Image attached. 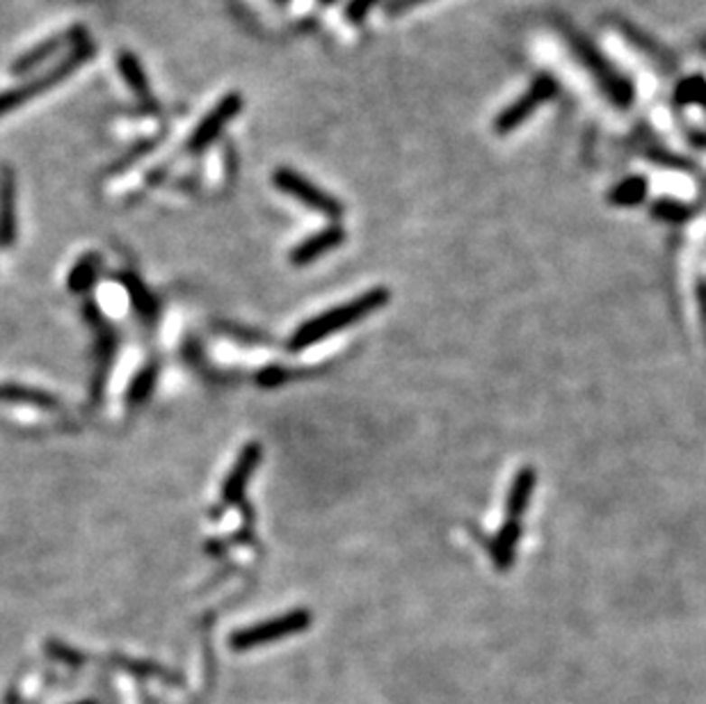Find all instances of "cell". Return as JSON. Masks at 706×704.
Segmentation results:
<instances>
[{"label": "cell", "mask_w": 706, "mask_h": 704, "mask_svg": "<svg viewBox=\"0 0 706 704\" xmlns=\"http://www.w3.org/2000/svg\"><path fill=\"white\" fill-rule=\"evenodd\" d=\"M318 3H322V5H331V3H337V0H318Z\"/></svg>", "instance_id": "f1b7e54d"}, {"label": "cell", "mask_w": 706, "mask_h": 704, "mask_svg": "<svg viewBox=\"0 0 706 704\" xmlns=\"http://www.w3.org/2000/svg\"><path fill=\"white\" fill-rule=\"evenodd\" d=\"M49 652L53 656H58V659L67 661V663H73V661H80V656L76 654V652L67 650V647H64V650H60V645H49Z\"/></svg>", "instance_id": "4316f807"}, {"label": "cell", "mask_w": 706, "mask_h": 704, "mask_svg": "<svg viewBox=\"0 0 706 704\" xmlns=\"http://www.w3.org/2000/svg\"><path fill=\"white\" fill-rule=\"evenodd\" d=\"M619 32L627 37L631 44L636 46L638 51H643L645 55H649V58L654 60L656 64H661V67L665 69H673L674 67V58L670 53H667L663 46H658L656 42H652V37H647L645 32H640L636 25H628V23H619Z\"/></svg>", "instance_id": "5bb4252c"}, {"label": "cell", "mask_w": 706, "mask_h": 704, "mask_svg": "<svg viewBox=\"0 0 706 704\" xmlns=\"http://www.w3.org/2000/svg\"><path fill=\"white\" fill-rule=\"evenodd\" d=\"M258 462H261V444L252 441L243 449V453L238 455V462L234 465V469L229 471L225 480V487H222V499L227 504H238L245 495V487H247L249 478L256 471Z\"/></svg>", "instance_id": "30bf717a"}, {"label": "cell", "mask_w": 706, "mask_h": 704, "mask_svg": "<svg viewBox=\"0 0 706 704\" xmlns=\"http://www.w3.org/2000/svg\"><path fill=\"white\" fill-rule=\"evenodd\" d=\"M122 284L126 286L128 295H131L133 300V307L137 309V313H140L142 319L144 320H153L156 319V313H158V302L156 298H153L149 291H146V286L142 284L140 279L135 277V274H122Z\"/></svg>", "instance_id": "e0dca14e"}, {"label": "cell", "mask_w": 706, "mask_h": 704, "mask_svg": "<svg viewBox=\"0 0 706 704\" xmlns=\"http://www.w3.org/2000/svg\"><path fill=\"white\" fill-rule=\"evenodd\" d=\"M240 110H243V97H240L238 92L227 94V97L222 98L213 110H209V115L201 119L200 126L195 128V133H192L190 140H188V149H190L192 153L204 152V149L209 147V144H213L215 140L222 135V131L238 117Z\"/></svg>", "instance_id": "52a82bcc"}, {"label": "cell", "mask_w": 706, "mask_h": 704, "mask_svg": "<svg viewBox=\"0 0 706 704\" xmlns=\"http://www.w3.org/2000/svg\"><path fill=\"white\" fill-rule=\"evenodd\" d=\"M348 234L343 227L339 225H331V227H325L322 231H318V234L309 236L307 240H302L300 245H295L291 252V261L293 265H309L313 264L316 259H320V256L330 255V252H334L337 247H341L343 243H346Z\"/></svg>", "instance_id": "9c48e42d"}, {"label": "cell", "mask_w": 706, "mask_h": 704, "mask_svg": "<svg viewBox=\"0 0 706 704\" xmlns=\"http://www.w3.org/2000/svg\"><path fill=\"white\" fill-rule=\"evenodd\" d=\"M485 547H488L489 556H492L494 565H497L498 570H510L512 565H515V549L506 547V544L498 542L497 538L485 540Z\"/></svg>", "instance_id": "7402d4cb"}, {"label": "cell", "mask_w": 706, "mask_h": 704, "mask_svg": "<svg viewBox=\"0 0 706 704\" xmlns=\"http://www.w3.org/2000/svg\"><path fill=\"white\" fill-rule=\"evenodd\" d=\"M652 216L656 218V220L670 222V225H683V222H688L695 216V206L683 204V201L679 199H670V197H663V199L652 204Z\"/></svg>", "instance_id": "ac0fdd59"}, {"label": "cell", "mask_w": 706, "mask_h": 704, "mask_svg": "<svg viewBox=\"0 0 706 704\" xmlns=\"http://www.w3.org/2000/svg\"><path fill=\"white\" fill-rule=\"evenodd\" d=\"M649 183L645 176H627L624 181L613 186L608 192V201L615 206H638L647 197Z\"/></svg>", "instance_id": "9a60e30c"}, {"label": "cell", "mask_w": 706, "mask_h": 704, "mask_svg": "<svg viewBox=\"0 0 706 704\" xmlns=\"http://www.w3.org/2000/svg\"><path fill=\"white\" fill-rule=\"evenodd\" d=\"M697 298H700V309H701V320L706 325V282L701 279L700 286H697Z\"/></svg>", "instance_id": "83f0119b"}, {"label": "cell", "mask_w": 706, "mask_h": 704, "mask_svg": "<svg viewBox=\"0 0 706 704\" xmlns=\"http://www.w3.org/2000/svg\"><path fill=\"white\" fill-rule=\"evenodd\" d=\"M561 32L565 34V42L571 53H574V58L579 60V64H583L585 71L597 80V85H599L601 92L610 98V103L618 106V108H628L636 98L634 83H631L619 69H615L601 51L594 49L592 42L585 40L583 34L574 32L571 28H561Z\"/></svg>", "instance_id": "7a4b0ae2"}, {"label": "cell", "mask_w": 706, "mask_h": 704, "mask_svg": "<svg viewBox=\"0 0 706 704\" xmlns=\"http://www.w3.org/2000/svg\"><path fill=\"white\" fill-rule=\"evenodd\" d=\"M153 386H156V366L142 368V371L133 377L131 386H128L126 401L131 403V405H140V403H144L146 398L152 396Z\"/></svg>", "instance_id": "44dd1931"}, {"label": "cell", "mask_w": 706, "mask_h": 704, "mask_svg": "<svg viewBox=\"0 0 706 704\" xmlns=\"http://www.w3.org/2000/svg\"><path fill=\"white\" fill-rule=\"evenodd\" d=\"M117 69H119V74H122V79L126 80L128 88H131L133 92H135L137 97L142 98V101L152 98V85H149V76H146L144 67H142V62L137 60V55H133L131 51H122V53L117 55Z\"/></svg>", "instance_id": "4fadbf2b"}, {"label": "cell", "mask_w": 706, "mask_h": 704, "mask_svg": "<svg viewBox=\"0 0 706 704\" xmlns=\"http://www.w3.org/2000/svg\"><path fill=\"white\" fill-rule=\"evenodd\" d=\"M423 3H428V0H391L389 7H386V14L400 16V14H404V12H410V10H414V7L423 5Z\"/></svg>", "instance_id": "484cf974"}, {"label": "cell", "mask_w": 706, "mask_h": 704, "mask_svg": "<svg viewBox=\"0 0 706 704\" xmlns=\"http://www.w3.org/2000/svg\"><path fill=\"white\" fill-rule=\"evenodd\" d=\"M94 53H97V49H94L92 40L88 37V40H83L80 44L71 46L58 62H53V67L46 69L44 74L34 76L33 80L19 85V88L0 92V117H5L12 110L21 108L23 103L33 101L34 97H40V94L49 92L51 88L62 83V80H67L69 76L76 74L85 62H89V60L94 58Z\"/></svg>", "instance_id": "3957f363"}, {"label": "cell", "mask_w": 706, "mask_h": 704, "mask_svg": "<svg viewBox=\"0 0 706 704\" xmlns=\"http://www.w3.org/2000/svg\"><path fill=\"white\" fill-rule=\"evenodd\" d=\"M558 94V80L551 74H540L535 76V80L531 83V88L516 98L515 103H510L507 108H503L498 113V117L494 119V128L501 135H507L510 131L519 128L522 124H526L528 119L535 115V110H540L542 106L551 101V98Z\"/></svg>", "instance_id": "8992f818"}, {"label": "cell", "mask_w": 706, "mask_h": 704, "mask_svg": "<svg viewBox=\"0 0 706 704\" xmlns=\"http://www.w3.org/2000/svg\"><path fill=\"white\" fill-rule=\"evenodd\" d=\"M79 704H97V702H94V699H83V702H79Z\"/></svg>", "instance_id": "f546056e"}, {"label": "cell", "mask_w": 706, "mask_h": 704, "mask_svg": "<svg viewBox=\"0 0 706 704\" xmlns=\"http://www.w3.org/2000/svg\"><path fill=\"white\" fill-rule=\"evenodd\" d=\"M88 37L89 34H88V30L83 28V25H76V28H71V30H64V32L53 34V37H46L44 42H40L37 46L28 49L25 53H21L19 58L12 62L10 71L16 76L30 74L33 69H37L40 64L49 62L51 58H55L58 53H62L64 49H71V46L80 44V42L88 40Z\"/></svg>", "instance_id": "ba28073f"}, {"label": "cell", "mask_w": 706, "mask_h": 704, "mask_svg": "<svg viewBox=\"0 0 706 704\" xmlns=\"http://www.w3.org/2000/svg\"><path fill=\"white\" fill-rule=\"evenodd\" d=\"M16 240V171L10 165L0 167V247Z\"/></svg>", "instance_id": "8fae6325"}, {"label": "cell", "mask_w": 706, "mask_h": 704, "mask_svg": "<svg viewBox=\"0 0 706 704\" xmlns=\"http://www.w3.org/2000/svg\"><path fill=\"white\" fill-rule=\"evenodd\" d=\"M377 3H382V0H350L346 7L348 21H352V23H361V21H364L366 16L370 14V10H373Z\"/></svg>", "instance_id": "cb8c5ba5"}, {"label": "cell", "mask_w": 706, "mask_h": 704, "mask_svg": "<svg viewBox=\"0 0 706 704\" xmlns=\"http://www.w3.org/2000/svg\"><path fill=\"white\" fill-rule=\"evenodd\" d=\"M522 535H524L522 522H512V519H506V523H503L501 531H498L494 538H497L501 544H506V547L516 549V544H519Z\"/></svg>", "instance_id": "603a6c76"}, {"label": "cell", "mask_w": 706, "mask_h": 704, "mask_svg": "<svg viewBox=\"0 0 706 704\" xmlns=\"http://www.w3.org/2000/svg\"><path fill=\"white\" fill-rule=\"evenodd\" d=\"M535 483H537V471L533 469V467H522V469L516 471L506 499L507 519L519 522V519L526 514L528 505H531V499H533V492H535Z\"/></svg>", "instance_id": "7c38bea8"}, {"label": "cell", "mask_w": 706, "mask_h": 704, "mask_svg": "<svg viewBox=\"0 0 706 704\" xmlns=\"http://www.w3.org/2000/svg\"><path fill=\"white\" fill-rule=\"evenodd\" d=\"M389 300V289H382L380 286V289H370L368 293L350 300L348 304H341V307H334L330 309V311L320 313V316H316V319L307 320V323L297 328V332L293 334L291 338V350H304V347L331 337V334L339 332V329H346L350 328V325L359 323L368 313L385 307Z\"/></svg>", "instance_id": "6da1fadb"}, {"label": "cell", "mask_w": 706, "mask_h": 704, "mask_svg": "<svg viewBox=\"0 0 706 704\" xmlns=\"http://www.w3.org/2000/svg\"><path fill=\"white\" fill-rule=\"evenodd\" d=\"M273 181L283 195H291L293 199H297L307 208L316 210V213L325 218H331V220H339L343 216V210H346L337 197H331L330 192H325L320 186L309 181L307 176L291 170V167H279L273 174Z\"/></svg>", "instance_id": "5b68a950"}, {"label": "cell", "mask_w": 706, "mask_h": 704, "mask_svg": "<svg viewBox=\"0 0 706 704\" xmlns=\"http://www.w3.org/2000/svg\"><path fill=\"white\" fill-rule=\"evenodd\" d=\"M288 380V371L282 366H270V368H264V371L258 373L256 375V382L261 386H277L282 384V382Z\"/></svg>", "instance_id": "d4e9b609"}, {"label": "cell", "mask_w": 706, "mask_h": 704, "mask_svg": "<svg viewBox=\"0 0 706 704\" xmlns=\"http://www.w3.org/2000/svg\"><path fill=\"white\" fill-rule=\"evenodd\" d=\"M313 616L309 608H295V611H288L283 616L273 617V620H264L258 625L245 626V629L236 631L234 636L229 638L231 650L245 652L252 650V647H261L265 643L282 641V638L297 636L311 626Z\"/></svg>", "instance_id": "277c9868"}, {"label": "cell", "mask_w": 706, "mask_h": 704, "mask_svg": "<svg viewBox=\"0 0 706 704\" xmlns=\"http://www.w3.org/2000/svg\"><path fill=\"white\" fill-rule=\"evenodd\" d=\"M674 101L679 106H700L706 110V79L704 76H688L679 80L674 88Z\"/></svg>", "instance_id": "ffe728a7"}, {"label": "cell", "mask_w": 706, "mask_h": 704, "mask_svg": "<svg viewBox=\"0 0 706 704\" xmlns=\"http://www.w3.org/2000/svg\"><path fill=\"white\" fill-rule=\"evenodd\" d=\"M0 401L33 403V405H40V407H58V398L51 396V394L40 392V389H30V386H16V384L0 386Z\"/></svg>", "instance_id": "d6986e66"}, {"label": "cell", "mask_w": 706, "mask_h": 704, "mask_svg": "<svg viewBox=\"0 0 706 704\" xmlns=\"http://www.w3.org/2000/svg\"><path fill=\"white\" fill-rule=\"evenodd\" d=\"M98 265H101V256L98 255H85L79 264L73 265V270L69 273L67 286L71 293H85L94 286L98 274Z\"/></svg>", "instance_id": "2e32d148"}]
</instances>
